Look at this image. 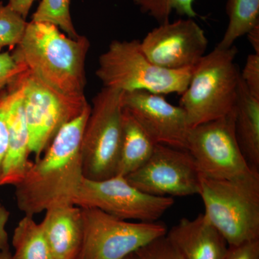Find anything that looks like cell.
<instances>
[{
	"instance_id": "5",
	"label": "cell",
	"mask_w": 259,
	"mask_h": 259,
	"mask_svg": "<svg viewBox=\"0 0 259 259\" xmlns=\"http://www.w3.org/2000/svg\"><path fill=\"white\" fill-rule=\"evenodd\" d=\"M193 69H163L146 57L140 40H115L99 58L96 75L104 88L123 93L141 90L156 95H182L190 83Z\"/></svg>"
},
{
	"instance_id": "24",
	"label": "cell",
	"mask_w": 259,
	"mask_h": 259,
	"mask_svg": "<svg viewBox=\"0 0 259 259\" xmlns=\"http://www.w3.org/2000/svg\"><path fill=\"white\" fill-rule=\"evenodd\" d=\"M166 235L153 240L138 250L136 253L139 258L185 259Z\"/></svg>"
},
{
	"instance_id": "2",
	"label": "cell",
	"mask_w": 259,
	"mask_h": 259,
	"mask_svg": "<svg viewBox=\"0 0 259 259\" xmlns=\"http://www.w3.org/2000/svg\"><path fill=\"white\" fill-rule=\"evenodd\" d=\"M90 47V40L83 35L71 38L53 24L30 21L11 54L17 63L57 93L86 99L85 60Z\"/></svg>"
},
{
	"instance_id": "13",
	"label": "cell",
	"mask_w": 259,
	"mask_h": 259,
	"mask_svg": "<svg viewBox=\"0 0 259 259\" xmlns=\"http://www.w3.org/2000/svg\"><path fill=\"white\" fill-rule=\"evenodd\" d=\"M122 108L127 110L156 144L187 148L191 127L185 110L161 95L146 91L123 93Z\"/></svg>"
},
{
	"instance_id": "26",
	"label": "cell",
	"mask_w": 259,
	"mask_h": 259,
	"mask_svg": "<svg viewBox=\"0 0 259 259\" xmlns=\"http://www.w3.org/2000/svg\"><path fill=\"white\" fill-rule=\"evenodd\" d=\"M9 93L7 88L0 93V180L9 141L8 123V107Z\"/></svg>"
},
{
	"instance_id": "8",
	"label": "cell",
	"mask_w": 259,
	"mask_h": 259,
	"mask_svg": "<svg viewBox=\"0 0 259 259\" xmlns=\"http://www.w3.org/2000/svg\"><path fill=\"white\" fill-rule=\"evenodd\" d=\"M14 81L23 92L30 154L37 160L59 130L81 115L90 104L86 99H72L61 95L27 69Z\"/></svg>"
},
{
	"instance_id": "3",
	"label": "cell",
	"mask_w": 259,
	"mask_h": 259,
	"mask_svg": "<svg viewBox=\"0 0 259 259\" xmlns=\"http://www.w3.org/2000/svg\"><path fill=\"white\" fill-rule=\"evenodd\" d=\"M236 47H216L194 66L190 83L182 94L180 106L190 127L217 120L234 110L241 82L235 64Z\"/></svg>"
},
{
	"instance_id": "11",
	"label": "cell",
	"mask_w": 259,
	"mask_h": 259,
	"mask_svg": "<svg viewBox=\"0 0 259 259\" xmlns=\"http://www.w3.org/2000/svg\"><path fill=\"white\" fill-rule=\"evenodd\" d=\"M200 177L188 151L157 144L146 163L125 177L144 193L174 198L199 194Z\"/></svg>"
},
{
	"instance_id": "28",
	"label": "cell",
	"mask_w": 259,
	"mask_h": 259,
	"mask_svg": "<svg viewBox=\"0 0 259 259\" xmlns=\"http://www.w3.org/2000/svg\"><path fill=\"white\" fill-rule=\"evenodd\" d=\"M223 259H259V238L228 247Z\"/></svg>"
},
{
	"instance_id": "19",
	"label": "cell",
	"mask_w": 259,
	"mask_h": 259,
	"mask_svg": "<svg viewBox=\"0 0 259 259\" xmlns=\"http://www.w3.org/2000/svg\"><path fill=\"white\" fill-rule=\"evenodd\" d=\"M12 243L13 259H55L40 223L24 216L15 227Z\"/></svg>"
},
{
	"instance_id": "18",
	"label": "cell",
	"mask_w": 259,
	"mask_h": 259,
	"mask_svg": "<svg viewBox=\"0 0 259 259\" xmlns=\"http://www.w3.org/2000/svg\"><path fill=\"white\" fill-rule=\"evenodd\" d=\"M156 145L134 116L122 108V139L115 175L126 177L139 169L151 157Z\"/></svg>"
},
{
	"instance_id": "30",
	"label": "cell",
	"mask_w": 259,
	"mask_h": 259,
	"mask_svg": "<svg viewBox=\"0 0 259 259\" xmlns=\"http://www.w3.org/2000/svg\"><path fill=\"white\" fill-rule=\"evenodd\" d=\"M35 0H8V5L24 18L26 19Z\"/></svg>"
},
{
	"instance_id": "20",
	"label": "cell",
	"mask_w": 259,
	"mask_h": 259,
	"mask_svg": "<svg viewBox=\"0 0 259 259\" xmlns=\"http://www.w3.org/2000/svg\"><path fill=\"white\" fill-rule=\"evenodd\" d=\"M226 13L229 23L217 47L230 49L237 40L259 25V0H228Z\"/></svg>"
},
{
	"instance_id": "1",
	"label": "cell",
	"mask_w": 259,
	"mask_h": 259,
	"mask_svg": "<svg viewBox=\"0 0 259 259\" xmlns=\"http://www.w3.org/2000/svg\"><path fill=\"white\" fill-rule=\"evenodd\" d=\"M90 112V105L63 126L15 186L17 205L25 215L34 217L52 207L74 204L84 178L81 141Z\"/></svg>"
},
{
	"instance_id": "17",
	"label": "cell",
	"mask_w": 259,
	"mask_h": 259,
	"mask_svg": "<svg viewBox=\"0 0 259 259\" xmlns=\"http://www.w3.org/2000/svg\"><path fill=\"white\" fill-rule=\"evenodd\" d=\"M234 110L237 142L249 166L258 171L259 100L250 95L241 79Z\"/></svg>"
},
{
	"instance_id": "22",
	"label": "cell",
	"mask_w": 259,
	"mask_h": 259,
	"mask_svg": "<svg viewBox=\"0 0 259 259\" xmlns=\"http://www.w3.org/2000/svg\"><path fill=\"white\" fill-rule=\"evenodd\" d=\"M142 13H147L160 23L169 22L170 15L175 11L180 15H186L190 18H195L194 0H134Z\"/></svg>"
},
{
	"instance_id": "32",
	"label": "cell",
	"mask_w": 259,
	"mask_h": 259,
	"mask_svg": "<svg viewBox=\"0 0 259 259\" xmlns=\"http://www.w3.org/2000/svg\"><path fill=\"white\" fill-rule=\"evenodd\" d=\"M0 259H13V253L9 249L0 250Z\"/></svg>"
},
{
	"instance_id": "12",
	"label": "cell",
	"mask_w": 259,
	"mask_h": 259,
	"mask_svg": "<svg viewBox=\"0 0 259 259\" xmlns=\"http://www.w3.org/2000/svg\"><path fill=\"white\" fill-rule=\"evenodd\" d=\"M208 40L192 18L161 24L141 41L146 57L163 69L194 67L205 55Z\"/></svg>"
},
{
	"instance_id": "9",
	"label": "cell",
	"mask_w": 259,
	"mask_h": 259,
	"mask_svg": "<svg viewBox=\"0 0 259 259\" xmlns=\"http://www.w3.org/2000/svg\"><path fill=\"white\" fill-rule=\"evenodd\" d=\"M234 120L233 110L224 117L190 129L186 150L202 176L233 180L255 170L245 159L237 142Z\"/></svg>"
},
{
	"instance_id": "23",
	"label": "cell",
	"mask_w": 259,
	"mask_h": 259,
	"mask_svg": "<svg viewBox=\"0 0 259 259\" xmlns=\"http://www.w3.org/2000/svg\"><path fill=\"white\" fill-rule=\"evenodd\" d=\"M25 19L0 2V53L5 48H14L21 41L26 30Z\"/></svg>"
},
{
	"instance_id": "10",
	"label": "cell",
	"mask_w": 259,
	"mask_h": 259,
	"mask_svg": "<svg viewBox=\"0 0 259 259\" xmlns=\"http://www.w3.org/2000/svg\"><path fill=\"white\" fill-rule=\"evenodd\" d=\"M175 199L156 197L138 190L125 177L105 180L83 178L74 199L81 208H96L120 219L156 222L171 208Z\"/></svg>"
},
{
	"instance_id": "15",
	"label": "cell",
	"mask_w": 259,
	"mask_h": 259,
	"mask_svg": "<svg viewBox=\"0 0 259 259\" xmlns=\"http://www.w3.org/2000/svg\"><path fill=\"white\" fill-rule=\"evenodd\" d=\"M166 236L185 259H223L229 247L204 213L182 218Z\"/></svg>"
},
{
	"instance_id": "7",
	"label": "cell",
	"mask_w": 259,
	"mask_h": 259,
	"mask_svg": "<svg viewBox=\"0 0 259 259\" xmlns=\"http://www.w3.org/2000/svg\"><path fill=\"white\" fill-rule=\"evenodd\" d=\"M81 212L79 259H124L167 233L166 225L158 221L130 222L96 208L85 207Z\"/></svg>"
},
{
	"instance_id": "27",
	"label": "cell",
	"mask_w": 259,
	"mask_h": 259,
	"mask_svg": "<svg viewBox=\"0 0 259 259\" xmlns=\"http://www.w3.org/2000/svg\"><path fill=\"white\" fill-rule=\"evenodd\" d=\"M241 79L250 95L259 100V54L248 56Z\"/></svg>"
},
{
	"instance_id": "25",
	"label": "cell",
	"mask_w": 259,
	"mask_h": 259,
	"mask_svg": "<svg viewBox=\"0 0 259 259\" xmlns=\"http://www.w3.org/2000/svg\"><path fill=\"white\" fill-rule=\"evenodd\" d=\"M26 69L25 66L15 61L11 52L0 53V93Z\"/></svg>"
},
{
	"instance_id": "6",
	"label": "cell",
	"mask_w": 259,
	"mask_h": 259,
	"mask_svg": "<svg viewBox=\"0 0 259 259\" xmlns=\"http://www.w3.org/2000/svg\"><path fill=\"white\" fill-rule=\"evenodd\" d=\"M122 94L104 88L93 98L81 141L83 176L89 180L116 175L122 139Z\"/></svg>"
},
{
	"instance_id": "14",
	"label": "cell",
	"mask_w": 259,
	"mask_h": 259,
	"mask_svg": "<svg viewBox=\"0 0 259 259\" xmlns=\"http://www.w3.org/2000/svg\"><path fill=\"white\" fill-rule=\"evenodd\" d=\"M7 90L9 93L8 107L9 141L0 186H15L23 179L32 163L29 160L30 136L24 112L21 88L13 81Z\"/></svg>"
},
{
	"instance_id": "31",
	"label": "cell",
	"mask_w": 259,
	"mask_h": 259,
	"mask_svg": "<svg viewBox=\"0 0 259 259\" xmlns=\"http://www.w3.org/2000/svg\"><path fill=\"white\" fill-rule=\"evenodd\" d=\"M246 35L254 54H259V25L252 28Z\"/></svg>"
},
{
	"instance_id": "33",
	"label": "cell",
	"mask_w": 259,
	"mask_h": 259,
	"mask_svg": "<svg viewBox=\"0 0 259 259\" xmlns=\"http://www.w3.org/2000/svg\"><path fill=\"white\" fill-rule=\"evenodd\" d=\"M124 259H140L139 257L138 256L136 253H132V254L129 255L128 256L126 257Z\"/></svg>"
},
{
	"instance_id": "16",
	"label": "cell",
	"mask_w": 259,
	"mask_h": 259,
	"mask_svg": "<svg viewBox=\"0 0 259 259\" xmlns=\"http://www.w3.org/2000/svg\"><path fill=\"white\" fill-rule=\"evenodd\" d=\"M40 223L55 259H79L83 243L81 208L74 204L46 211Z\"/></svg>"
},
{
	"instance_id": "21",
	"label": "cell",
	"mask_w": 259,
	"mask_h": 259,
	"mask_svg": "<svg viewBox=\"0 0 259 259\" xmlns=\"http://www.w3.org/2000/svg\"><path fill=\"white\" fill-rule=\"evenodd\" d=\"M71 0H41L31 21L49 23L56 25L71 38H78L70 13Z\"/></svg>"
},
{
	"instance_id": "4",
	"label": "cell",
	"mask_w": 259,
	"mask_h": 259,
	"mask_svg": "<svg viewBox=\"0 0 259 259\" xmlns=\"http://www.w3.org/2000/svg\"><path fill=\"white\" fill-rule=\"evenodd\" d=\"M199 194L204 214L229 246L259 238V173L233 180L201 175Z\"/></svg>"
},
{
	"instance_id": "29",
	"label": "cell",
	"mask_w": 259,
	"mask_h": 259,
	"mask_svg": "<svg viewBox=\"0 0 259 259\" xmlns=\"http://www.w3.org/2000/svg\"><path fill=\"white\" fill-rule=\"evenodd\" d=\"M10 216V211L0 202V250L9 249V236L7 226Z\"/></svg>"
}]
</instances>
